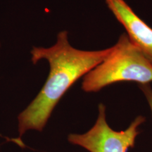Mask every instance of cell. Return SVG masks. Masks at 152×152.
Segmentation results:
<instances>
[{"label":"cell","instance_id":"cell-1","mask_svg":"<svg viewBox=\"0 0 152 152\" xmlns=\"http://www.w3.org/2000/svg\"><path fill=\"white\" fill-rule=\"evenodd\" d=\"M111 50V47L92 51L76 49L70 44L66 30L58 33L56 43L52 47H33L30 52L33 64L46 60L49 72L36 97L18 115V140L27 131H42L66 92L103 61Z\"/></svg>","mask_w":152,"mask_h":152},{"label":"cell","instance_id":"cell-2","mask_svg":"<svg viewBox=\"0 0 152 152\" xmlns=\"http://www.w3.org/2000/svg\"><path fill=\"white\" fill-rule=\"evenodd\" d=\"M121 82L152 83V64L126 33L120 36L105 59L83 77L81 88L87 93L97 92Z\"/></svg>","mask_w":152,"mask_h":152},{"label":"cell","instance_id":"cell-3","mask_svg":"<svg viewBox=\"0 0 152 152\" xmlns=\"http://www.w3.org/2000/svg\"><path fill=\"white\" fill-rule=\"evenodd\" d=\"M106 111L104 104H99L98 116L94 125L83 134H68V141L89 152H127L134 147L140 133L139 128L146 121L145 117L138 115L125 130L116 131L106 121Z\"/></svg>","mask_w":152,"mask_h":152},{"label":"cell","instance_id":"cell-4","mask_svg":"<svg viewBox=\"0 0 152 152\" xmlns=\"http://www.w3.org/2000/svg\"><path fill=\"white\" fill-rule=\"evenodd\" d=\"M108 8L126 30L130 40L152 64V28L125 0H105Z\"/></svg>","mask_w":152,"mask_h":152},{"label":"cell","instance_id":"cell-5","mask_svg":"<svg viewBox=\"0 0 152 152\" xmlns=\"http://www.w3.org/2000/svg\"><path fill=\"white\" fill-rule=\"evenodd\" d=\"M139 88L143 93L151 110L152 115V86L151 84L139 85Z\"/></svg>","mask_w":152,"mask_h":152},{"label":"cell","instance_id":"cell-6","mask_svg":"<svg viewBox=\"0 0 152 152\" xmlns=\"http://www.w3.org/2000/svg\"><path fill=\"white\" fill-rule=\"evenodd\" d=\"M0 47H1V43H0Z\"/></svg>","mask_w":152,"mask_h":152}]
</instances>
